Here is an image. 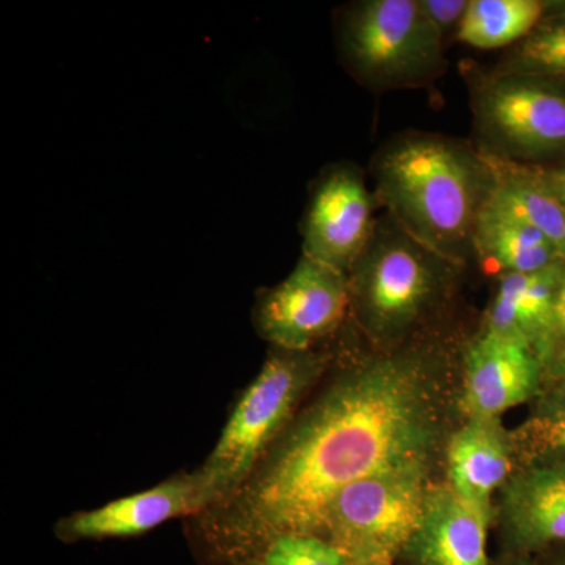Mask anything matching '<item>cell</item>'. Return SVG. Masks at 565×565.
<instances>
[{
  "label": "cell",
  "instance_id": "8",
  "mask_svg": "<svg viewBox=\"0 0 565 565\" xmlns=\"http://www.w3.org/2000/svg\"><path fill=\"white\" fill-rule=\"evenodd\" d=\"M252 321L270 348L321 349L349 321L348 275L302 255L285 280L256 294Z\"/></svg>",
  "mask_w": 565,
  "mask_h": 565
},
{
  "label": "cell",
  "instance_id": "19",
  "mask_svg": "<svg viewBox=\"0 0 565 565\" xmlns=\"http://www.w3.org/2000/svg\"><path fill=\"white\" fill-rule=\"evenodd\" d=\"M511 438L516 470L565 457V381L541 393Z\"/></svg>",
  "mask_w": 565,
  "mask_h": 565
},
{
  "label": "cell",
  "instance_id": "18",
  "mask_svg": "<svg viewBox=\"0 0 565 565\" xmlns=\"http://www.w3.org/2000/svg\"><path fill=\"white\" fill-rule=\"evenodd\" d=\"M550 3L546 0H468L456 41L479 51L509 50L534 31Z\"/></svg>",
  "mask_w": 565,
  "mask_h": 565
},
{
  "label": "cell",
  "instance_id": "1",
  "mask_svg": "<svg viewBox=\"0 0 565 565\" xmlns=\"http://www.w3.org/2000/svg\"><path fill=\"white\" fill-rule=\"evenodd\" d=\"M341 345L326 385L244 484L185 520L200 563L253 565L275 539L318 535L327 505L345 487L401 465L437 462L444 452L457 407L449 340L394 351Z\"/></svg>",
  "mask_w": 565,
  "mask_h": 565
},
{
  "label": "cell",
  "instance_id": "15",
  "mask_svg": "<svg viewBox=\"0 0 565 565\" xmlns=\"http://www.w3.org/2000/svg\"><path fill=\"white\" fill-rule=\"evenodd\" d=\"M565 258L531 274H500L479 332L530 345L544 340L563 285Z\"/></svg>",
  "mask_w": 565,
  "mask_h": 565
},
{
  "label": "cell",
  "instance_id": "10",
  "mask_svg": "<svg viewBox=\"0 0 565 565\" xmlns=\"http://www.w3.org/2000/svg\"><path fill=\"white\" fill-rule=\"evenodd\" d=\"M212 503L206 481L196 468L173 475L151 489L63 516L55 525V535L66 544L139 537L172 520L185 522L202 514Z\"/></svg>",
  "mask_w": 565,
  "mask_h": 565
},
{
  "label": "cell",
  "instance_id": "12",
  "mask_svg": "<svg viewBox=\"0 0 565 565\" xmlns=\"http://www.w3.org/2000/svg\"><path fill=\"white\" fill-rule=\"evenodd\" d=\"M500 523L509 553L565 545V457L520 468L501 489Z\"/></svg>",
  "mask_w": 565,
  "mask_h": 565
},
{
  "label": "cell",
  "instance_id": "24",
  "mask_svg": "<svg viewBox=\"0 0 565 565\" xmlns=\"http://www.w3.org/2000/svg\"><path fill=\"white\" fill-rule=\"evenodd\" d=\"M545 184L548 185L550 191L556 196L557 202L565 211V163L553 167H537Z\"/></svg>",
  "mask_w": 565,
  "mask_h": 565
},
{
  "label": "cell",
  "instance_id": "16",
  "mask_svg": "<svg viewBox=\"0 0 565 565\" xmlns=\"http://www.w3.org/2000/svg\"><path fill=\"white\" fill-rule=\"evenodd\" d=\"M475 258L500 274H531L564 259L555 244L498 202L487 203L475 232Z\"/></svg>",
  "mask_w": 565,
  "mask_h": 565
},
{
  "label": "cell",
  "instance_id": "5",
  "mask_svg": "<svg viewBox=\"0 0 565 565\" xmlns=\"http://www.w3.org/2000/svg\"><path fill=\"white\" fill-rule=\"evenodd\" d=\"M333 351L270 348L258 375L234 403L210 456L199 467L214 503L232 497L280 437L305 397L321 384ZM211 505V508H212Z\"/></svg>",
  "mask_w": 565,
  "mask_h": 565
},
{
  "label": "cell",
  "instance_id": "3",
  "mask_svg": "<svg viewBox=\"0 0 565 565\" xmlns=\"http://www.w3.org/2000/svg\"><path fill=\"white\" fill-rule=\"evenodd\" d=\"M467 267L382 214L348 274L349 323L375 351L441 337L434 329L460 291Z\"/></svg>",
  "mask_w": 565,
  "mask_h": 565
},
{
  "label": "cell",
  "instance_id": "11",
  "mask_svg": "<svg viewBox=\"0 0 565 565\" xmlns=\"http://www.w3.org/2000/svg\"><path fill=\"white\" fill-rule=\"evenodd\" d=\"M457 411L463 418H501L541 396L544 370L530 345L476 333L462 351Z\"/></svg>",
  "mask_w": 565,
  "mask_h": 565
},
{
  "label": "cell",
  "instance_id": "26",
  "mask_svg": "<svg viewBox=\"0 0 565 565\" xmlns=\"http://www.w3.org/2000/svg\"><path fill=\"white\" fill-rule=\"evenodd\" d=\"M545 565H565V552L557 553V555L550 557L548 563Z\"/></svg>",
  "mask_w": 565,
  "mask_h": 565
},
{
  "label": "cell",
  "instance_id": "25",
  "mask_svg": "<svg viewBox=\"0 0 565 565\" xmlns=\"http://www.w3.org/2000/svg\"><path fill=\"white\" fill-rule=\"evenodd\" d=\"M500 565H541L531 555H516V553H509L503 563Z\"/></svg>",
  "mask_w": 565,
  "mask_h": 565
},
{
  "label": "cell",
  "instance_id": "6",
  "mask_svg": "<svg viewBox=\"0 0 565 565\" xmlns=\"http://www.w3.org/2000/svg\"><path fill=\"white\" fill-rule=\"evenodd\" d=\"M471 110V143L492 161L527 167L565 163V79L497 73L460 63Z\"/></svg>",
  "mask_w": 565,
  "mask_h": 565
},
{
  "label": "cell",
  "instance_id": "17",
  "mask_svg": "<svg viewBox=\"0 0 565 565\" xmlns=\"http://www.w3.org/2000/svg\"><path fill=\"white\" fill-rule=\"evenodd\" d=\"M487 161L494 173V199L545 234L565 258V211L537 167Z\"/></svg>",
  "mask_w": 565,
  "mask_h": 565
},
{
  "label": "cell",
  "instance_id": "4",
  "mask_svg": "<svg viewBox=\"0 0 565 565\" xmlns=\"http://www.w3.org/2000/svg\"><path fill=\"white\" fill-rule=\"evenodd\" d=\"M338 61L374 95L422 90L449 70L446 43L416 0H352L333 13Z\"/></svg>",
  "mask_w": 565,
  "mask_h": 565
},
{
  "label": "cell",
  "instance_id": "23",
  "mask_svg": "<svg viewBox=\"0 0 565 565\" xmlns=\"http://www.w3.org/2000/svg\"><path fill=\"white\" fill-rule=\"evenodd\" d=\"M427 21L440 33L446 46L456 41L457 31L467 11L468 0H416Z\"/></svg>",
  "mask_w": 565,
  "mask_h": 565
},
{
  "label": "cell",
  "instance_id": "7",
  "mask_svg": "<svg viewBox=\"0 0 565 565\" xmlns=\"http://www.w3.org/2000/svg\"><path fill=\"white\" fill-rule=\"evenodd\" d=\"M435 463L401 465L345 487L327 505L318 535L351 565H396L422 520Z\"/></svg>",
  "mask_w": 565,
  "mask_h": 565
},
{
  "label": "cell",
  "instance_id": "22",
  "mask_svg": "<svg viewBox=\"0 0 565 565\" xmlns=\"http://www.w3.org/2000/svg\"><path fill=\"white\" fill-rule=\"evenodd\" d=\"M535 353L544 370L545 385L565 381V267L552 322Z\"/></svg>",
  "mask_w": 565,
  "mask_h": 565
},
{
  "label": "cell",
  "instance_id": "20",
  "mask_svg": "<svg viewBox=\"0 0 565 565\" xmlns=\"http://www.w3.org/2000/svg\"><path fill=\"white\" fill-rule=\"evenodd\" d=\"M490 68L505 74H537L565 79V2H552L533 32L503 51Z\"/></svg>",
  "mask_w": 565,
  "mask_h": 565
},
{
  "label": "cell",
  "instance_id": "14",
  "mask_svg": "<svg viewBox=\"0 0 565 565\" xmlns=\"http://www.w3.org/2000/svg\"><path fill=\"white\" fill-rule=\"evenodd\" d=\"M446 486L468 503L493 511V494L515 473L511 430L501 418H465L445 444Z\"/></svg>",
  "mask_w": 565,
  "mask_h": 565
},
{
  "label": "cell",
  "instance_id": "21",
  "mask_svg": "<svg viewBox=\"0 0 565 565\" xmlns=\"http://www.w3.org/2000/svg\"><path fill=\"white\" fill-rule=\"evenodd\" d=\"M253 565H351L327 539L316 534H289L275 539Z\"/></svg>",
  "mask_w": 565,
  "mask_h": 565
},
{
  "label": "cell",
  "instance_id": "2",
  "mask_svg": "<svg viewBox=\"0 0 565 565\" xmlns=\"http://www.w3.org/2000/svg\"><path fill=\"white\" fill-rule=\"evenodd\" d=\"M385 214L430 248L470 264L479 215L492 200V166L471 140L405 131L384 141L370 163Z\"/></svg>",
  "mask_w": 565,
  "mask_h": 565
},
{
  "label": "cell",
  "instance_id": "13",
  "mask_svg": "<svg viewBox=\"0 0 565 565\" xmlns=\"http://www.w3.org/2000/svg\"><path fill=\"white\" fill-rule=\"evenodd\" d=\"M492 522L493 511L468 503L446 484H434L399 561L404 565H492L487 546Z\"/></svg>",
  "mask_w": 565,
  "mask_h": 565
},
{
  "label": "cell",
  "instance_id": "9",
  "mask_svg": "<svg viewBox=\"0 0 565 565\" xmlns=\"http://www.w3.org/2000/svg\"><path fill=\"white\" fill-rule=\"evenodd\" d=\"M379 207L359 163L323 167L311 181L300 222L302 255L348 275L373 237Z\"/></svg>",
  "mask_w": 565,
  "mask_h": 565
}]
</instances>
